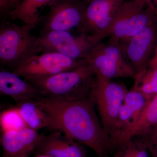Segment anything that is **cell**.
<instances>
[{"label":"cell","mask_w":157,"mask_h":157,"mask_svg":"<svg viewBox=\"0 0 157 157\" xmlns=\"http://www.w3.org/2000/svg\"><path fill=\"white\" fill-rule=\"evenodd\" d=\"M34 100L50 116L58 131L88 147L98 157H109V136L96 114L94 98L67 100L40 97Z\"/></svg>","instance_id":"6da1fadb"},{"label":"cell","mask_w":157,"mask_h":157,"mask_svg":"<svg viewBox=\"0 0 157 157\" xmlns=\"http://www.w3.org/2000/svg\"><path fill=\"white\" fill-rule=\"evenodd\" d=\"M96 73L88 63L45 78L27 80L42 97L56 100H76L94 98Z\"/></svg>","instance_id":"7a4b0ae2"},{"label":"cell","mask_w":157,"mask_h":157,"mask_svg":"<svg viewBox=\"0 0 157 157\" xmlns=\"http://www.w3.org/2000/svg\"><path fill=\"white\" fill-rule=\"evenodd\" d=\"M36 25L20 26L4 19L0 25V63L12 71L31 57L41 52L38 37L32 33Z\"/></svg>","instance_id":"3957f363"},{"label":"cell","mask_w":157,"mask_h":157,"mask_svg":"<svg viewBox=\"0 0 157 157\" xmlns=\"http://www.w3.org/2000/svg\"><path fill=\"white\" fill-rule=\"evenodd\" d=\"M155 9L143 0H126L118 11L107 37L108 42L123 44L154 22Z\"/></svg>","instance_id":"277c9868"},{"label":"cell","mask_w":157,"mask_h":157,"mask_svg":"<svg viewBox=\"0 0 157 157\" xmlns=\"http://www.w3.org/2000/svg\"><path fill=\"white\" fill-rule=\"evenodd\" d=\"M88 64L96 73L105 78H135L136 73L120 43L100 42L86 58Z\"/></svg>","instance_id":"5b68a950"},{"label":"cell","mask_w":157,"mask_h":157,"mask_svg":"<svg viewBox=\"0 0 157 157\" xmlns=\"http://www.w3.org/2000/svg\"><path fill=\"white\" fill-rule=\"evenodd\" d=\"M128 91L124 85L96 75L93 93L101 123L109 137L116 132L119 114Z\"/></svg>","instance_id":"8992f818"},{"label":"cell","mask_w":157,"mask_h":157,"mask_svg":"<svg viewBox=\"0 0 157 157\" xmlns=\"http://www.w3.org/2000/svg\"><path fill=\"white\" fill-rule=\"evenodd\" d=\"M126 0H91L87 2L78 32L88 36L94 46L107 37L121 6Z\"/></svg>","instance_id":"52a82bcc"},{"label":"cell","mask_w":157,"mask_h":157,"mask_svg":"<svg viewBox=\"0 0 157 157\" xmlns=\"http://www.w3.org/2000/svg\"><path fill=\"white\" fill-rule=\"evenodd\" d=\"M86 63L85 59H75L56 52H42L26 60L12 72L29 81L48 77Z\"/></svg>","instance_id":"ba28073f"},{"label":"cell","mask_w":157,"mask_h":157,"mask_svg":"<svg viewBox=\"0 0 157 157\" xmlns=\"http://www.w3.org/2000/svg\"><path fill=\"white\" fill-rule=\"evenodd\" d=\"M38 43L42 52H56L75 59H85L94 45L88 36H73L69 31L41 32Z\"/></svg>","instance_id":"9c48e42d"},{"label":"cell","mask_w":157,"mask_h":157,"mask_svg":"<svg viewBox=\"0 0 157 157\" xmlns=\"http://www.w3.org/2000/svg\"><path fill=\"white\" fill-rule=\"evenodd\" d=\"M86 0H54L43 21L41 32L80 29L87 6Z\"/></svg>","instance_id":"30bf717a"},{"label":"cell","mask_w":157,"mask_h":157,"mask_svg":"<svg viewBox=\"0 0 157 157\" xmlns=\"http://www.w3.org/2000/svg\"><path fill=\"white\" fill-rule=\"evenodd\" d=\"M153 23L147 26L122 44L136 75L147 69L155 36Z\"/></svg>","instance_id":"8fae6325"},{"label":"cell","mask_w":157,"mask_h":157,"mask_svg":"<svg viewBox=\"0 0 157 157\" xmlns=\"http://www.w3.org/2000/svg\"><path fill=\"white\" fill-rule=\"evenodd\" d=\"M42 135L27 128L18 131L2 132L1 143L3 157L29 156L34 150Z\"/></svg>","instance_id":"7c38bea8"},{"label":"cell","mask_w":157,"mask_h":157,"mask_svg":"<svg viewBox=\"0 0 157 157\" xmlns=\"http://www.w3.org/2000/svg\"><path fill=\"white\" fill-rule=\"evenodd\" d=\"M157 124V95L152 98L137 120L123 132L109 137V151H115L132 138Z\"/></svg>","instance_id":"4fadbf2b"},{"label":"cell","mask_w":157,"mask_h":157,"mask_svg":"<svg viewBox=\"0 0 157 157\" xmlns=\"http://www.w3.org/2000/svg\"><path fill=\"white\" fill-rule=\"evenodd\" d=\"M58 131L43 136L36 147L37 155L54 157H86V150L77 141L63 136Z\"/></svg>","instance_id":"5bb4252c"},{"label":"cell","mask_w":157,"mask_h":157,"mask_svg":"<svg viewBox=\"0 0 157 157\" xmlns=\"http://www.w3.org/2000/svg\"><path fill=\"white\" fill-rule=\"evenodd\" d=\"M13 72L3 69L0 72V93L11 97L16 104L42 97L31 83Z\"/></svg>","instance_id":"9a60e30c"},{"label":"cell","mask_w":157,"mask_h":157,"mask_svg":"<svg viewBox=\"0 0 157 157\" xmlns=\"http://www.w3.org/2000/svg\"><path fill=\"white\" fill-rule=\"evenodd\" d=\"M15 107L29 128L37 132L42 128L58 131L56 124L50 116L34 99L17 103Z\"/></svg>","instance_id":"2e32d148"},{"label":"cell","mask_w":157,"mask_h":157,"mask_svg":"<svg viewBox=\"0 0 157 157\" xmlns=\"http://www.w3.org/2000/svg\"><path fill=\"white\" fill-rule=\"evenodd\" d=\"M54 0H22L9 13L13 20H19L24 24L37 25L40 21V9L49 6Z\"/></svg>","instance_id":"e0dca14e"},{"label":"cell","mask_w":157,"mask_h":157,"mask_svg":"<svg viewBox=\"0 0 157 157\" xmlns=\"http://www.w3.org/2000/svg\"><path fill=\"white\" fill-rule=\"evenodd\" d=\"M148 66L149 68L136 74L133 89L151 100L157 95V67L150 64Z\"/></svg>","instance_id":"ac0fdd59"},{"label":"cell","mask_w":157,"mask_h":157,"mask_svg":"<svg viewBox=\"0 0 157 157\" xmlns=\"http://www.w3.org/2000/svg\"><path fill=\"white\" fill-rule=\"evenodd\" d=\"M2 132L28 128L16 107L3 111L0 117Z\"/></svg>","instance_id":"d6986e66"},{"label":"cell","mask_w":157,"mask_h":157,"mask_svg":"<svg viewBox=\"0 0 157 157\" xmlns=\"http://www.w3.org/2000/svg\"><path fill=\"white\" fill-rule=\"evenodd\" d=\"M148 153L143 141L135 137L117 149L113 157H148Z\"/></svg>","instance_id":"ffe728a7"},{"label":"cell","mask_w":157,"mask_h":157,"mask_svg":"<svg viewBox=\"0 0 157 157\" xmlns=\"http://www.w3.org/2000/svg\"><path fill=\"white\" fill-rule=\"evenodd\" d=\"M150 101L142 94L133 89L127 92L124 103L128 106L133 113V122L139 117Z\"/></svg>","instance_id":"44dd1931"},{"label":"cell","mask_w":157,"mask_h":157,"mask_svg":"<svg viewBox=\"0 0 157 157\" xmlns=\"http://www.w3.org/2000/svg\"><path fill=\"white\" fill-rule=\"evenodd\" d=\"M137 137L143 141L152 157H157V124Z\"/></svg>","instance_id":"7402d4cb"},{"label":"cell","mask_w":157,"mask_h":157,"mask_svg":"<svg viewBox=\"0 0 157 157\" xmlns=\"http://www.w3.org/2000/svg\"><path fill=\"white\" fill-rule=\"evenodd\" d=\"M133 121V115L132 111L123 103L119 114L115 133L109 137L123 132L132 124Z\"/></svg>","instance_id":"603a6c76"},{"label":"cell","mask_w":157,"mask_h":157,"mask_svg":"<svg viewBox=\"0 0 157 157\" xmlns=\"http://www.w3.org/2000/svg\"><path fill=\"white\" fill-rule=\"evenodd\" d=\"M7 5L8 0H0V11L1 17L6 18L8 17L7 14Z\"/></svg>","instance_id":"cb8c5ba5"},{"label":"cell","mask_w":157,"mask_h":157,"mask_svg":"<svg viewBox=\"0 0 157 157\" xmlns=\"http://www.w3.org/2000/svg\"><path fill=\"white\" fill-rule=\"evenodd\" d=\"M21 1L22 0H8V5H7L8 17H9V13L12 11Z\"/></svg>","instance_id":"d4e9b609"},{"label":"cell","mask_w":157,"mask_h":157,"mask_svg":"<svg viewBox=\"0 0 157 157\" xmlns=\"http://www.w3.org/2000/svg\"><path fill=\"white\" fill-rule=\"evenodd\" d=\"M143 1L146 3L147 7H151L155 9V6L153 4L152 0H143Z\"/></svg>","instance_id":"484cf974"},{"label":"cell","mask_w":157,"mask_h":157,"mask_svg":"<svg viewBox=\"0 0 157 157\" xmlns=\"http://www.w3.org/2000/svg\"><path fill=\"white\" fill-rule=\"evenodd\" d=\"M149 64L157 67V52L156 54L155 58L153 59L150 62Z\"/></svg>","instance_id":"4316f807"},{"label":"cell","mask_w":157,"mask_h":157,"mask_svg":"<svg viewBox=\"0 0 157 157\" xmlns=\"http://www.w3.org/2000/svg\"><path fill=\"white\" fill-rule=\"evenodd\" d=\"M49 156L46 155H37L36 157H49Z\"/></svg>","instance_id":"83f0119b"},{"label":"cell","mask_w":157,"mask_h":157,"mask_svg":"<svg viewBox=\"0 0 157 157\" xmlns=\"http://www.w3.org/2000/svg\"><path fill=\"white\" fill-rule=\"evenodd\" d=\"M91 1V0H86V1H87V2H90V1Z\"/></svg>","instance_id":"f1b7e54d"},{"label":"cell","mask_w":157,"mask_h":157,"mask_svg":"<svg viewBox=\"0 0 157 157\" xmlns=\"http://www.w3.org/2000/svg\"><path fill=\"white\" fill-rule=\"evenodd\" d=\"M21 157H29V156H23Z\"/></svg>","instance_id":"f546056e"},{"label":"cell","mask_w":157,"mask_h":157,"mask_svg":"<svg viewBox=\"0 0 157 157\" xmlns=\"http://www.w3.org/2000/svg\"><path fill=\"white\" fill-rule=\"evenodd\" d=\"M156 2V4H157V0H155Z\"/></svg>","instance_id":"4dcf8cb0"},{"label":"cell","mask_w":157,"mask_h":157,"mask_svg":"<svg viewBox=\"0 0 157 157\" xmlns=\"http://www.w3.org/2000/svg\"><path fill=\"white\" fill-rule=\"evenodd\" d=\"M49 157H52V156H49Z\"/></svg>","instance_id":"1f68e13d"}]
</instances>
